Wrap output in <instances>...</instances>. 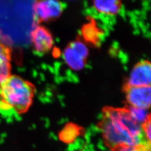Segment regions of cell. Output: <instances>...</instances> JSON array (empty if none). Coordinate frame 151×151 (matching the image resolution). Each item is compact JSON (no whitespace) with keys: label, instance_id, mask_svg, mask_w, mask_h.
Returning a JSON list of instances; mask_svg holds the SVG:
<instances>
[{"label":"cell","instance_id":"obj_5","mask_svg":"<svg viewBox=\"0 0 151 151\" xmlns=\"http://www.w3.org/2000/svg\"><path fill=\"white\" fill-rule=\"evenodd\" d=\"M151 65L150 62L143 60L133 67L128 80V86H151Z\"/></svg>","mask_w":151,"mask_h":151},{"label":"cell","instance_id":"obj_10","mask_svg":"<svg viewBox=\"0 0 151 151\" xmlns=\"http://www.w3.org/2000/svg\"><path fill=\"white\" fill-rule=\"evenodd\" d=\"M130 117L138 124L142 125L150 120V115L147 109L129 106L126 109Z\"/></svg>","mask_w":151,"mask_h":151},{"label":"cell","instance_id":"obj_12","mask_svg":"<svg viewBox=\"0 0 151 151\" xmlns=\"http://www.w3.org/2000/svg\"><path fill=\"white\" fill-rule=\"evenodd\" d=\"M80 133V128L73 124H68L65 125L60 133V139L65 142H70Z\"/></svg>","mask_w":151,"mask_h":151},{"label":"cell","instance_id":"obj_6","mask_svg":"<svg viewBox=\"0 0 151 151\" xmlns=\"http://www.w3.org/2000/svg\"><path fill=\"white\" fill-rule=\"evenodd\" d=\"M31 40L34 50L39 53L47 52L52 48L53 44L51 34L42 26H38L32 30Z\"/></svg>","mask_w":151,"mask_h":151},{"label":"cell","instance_id":"obj_7","mask_svg":"<svg viewBox=\"0 0 151 151\" xmlns=\"http://www.w3.org/2000/svg\"><path fill=\"white\" fill-rule=\"evenodd\" d=\"M12 49L0 40V84L11 75Z\"/></svg>","mask_w":151,"mask_h":151},{"label":"cell","instance_id":"obj_2","mask_svg":"<svg viewBox=\"0 0 151 151\" xmlns=\"http://www.w3.org/2000/svg\"><path fill=\"white\" fill-rule=\"evenodd\" d=\"M35 86L19 76L12 75L0 84V111L21 115L30 108Z\"/></svg>","mask_w":151,"mask_h":151},{"label":"cell","instance_id":"obj_1","mask_svg":"<svg viewBox=\"0 0 151 151\" xmlns=\"http://www.w3.org/2000/svg\"><path fill=\"white\" fill-rule=\"evenodd\" d=\"M99 128L106 144L113 149L150 143L145 140L142 126L130 117L126 109L105 108Z\"/></svg>","mask_w":151,"mask_h":151},{"label":"cell","instance_id":"obj_14","mask_svg":"<svg viewBox=\"0 0 151 151\" xmlns=\"http://www.w3.org/2000/svg\"><path fill=\"white\" fill-rule=\"evenodd\" d=\"M111 151H151L150 143H146L144 145L134 147H119L113 148Z\"/></svg>","mask_w":151,"mask_h":151},{"label":"cell","instance_id":"obj_13","mask_svg":"<svg viewBox=\"0 0 151 151\" xmlns=\"http://www.w3.org/2000/svg\"><path fill=\"white\" fill-rule=\"evenodd\" d=\"M70 47L82 58L85 60L86 59L88 55V49L83 42L80 40H76L70 43Z\"/></svg>","mask_w":151,"mask_h":151},{"label":"cell","instance_id":"obj_9","mask_svg":"<svg viewBox=\"0 0 151 151\" xmlns=\"http://www.w3.org/2000/svg\"><path fill=\"white\" fill-rule=\"evenodd\" d=\"M63 58L65 63L73 70H82L85 65V60L77 54L70 46L65 49L63 52Z\"/></svg>","mask_w":151,"mask_h":151},{"label":"cell","instance_id":"obj_4","mask_svg":"<svg viewBox=\"0 0 151 151\" xmlns=\"http://www.w3.org/2000/svg\"><path fill=\"white\" fill-rule=\"evenodd\" d=\"M126 97L129 106L148 109L151 103V86L125 87Z\"/></svg>","mask_w":151,"mask_h":151},{"label":"cell","instance_id":"obj_3","mask_svg":"<svg viewBox=\"0 0 151 151\" xmlns=\"http://www.w3.org/2000/svg\"><path fill=\"white\" fill-rule=\"evenodd\" d=\"M63 9L62 4L56 0L39 1L34 5L36 17L42 22H47L59 17Z\"/></svg>","mask_w":151,"mask_h":151},{"label":"cell","instance_id":"obj_8","mask_svg":"<svg viewBox=\"0 0 151 151\" xmlns=\"http://www.w3.org/2000/svg\"><path fill=\"white\" fill-rule=\"evenodd\" d=\"M93 5L99 12L105 15H115L119 12L121 9V2L117 0L95 1Z\"/></svg>","mask_w":151,"mask_h":151},{"label":"cell","instance_id":"obj_15","mask_svg":"<svg viewBox=\"0 0 151 151\" xmlns=\"http://www.w3.org/2000/svg\"><path fill=\"white\" fill-rule=\"evenodd\" d=\"M142 126L145 138L147 142H150L151 134V119L147 121L146 123L143 124Z\"/></svg>","mask_w":151,"mask_h":151},{"label":"cell","instance_id":"obj_11","mask_svg":"<svg viewBox=\"0 0 151 151\" xmlns=\"http://www.w3.org/2000/svg\"><path fill=\"white\" fill-rule=\"evenodd\" d=\"M82 34L87 42L90 43L96 44L99 41L100 32L95 24L91 22L85 25L82 27Z\"/></svg>","mask_w":151,"mask_h":151}]
</instances>
